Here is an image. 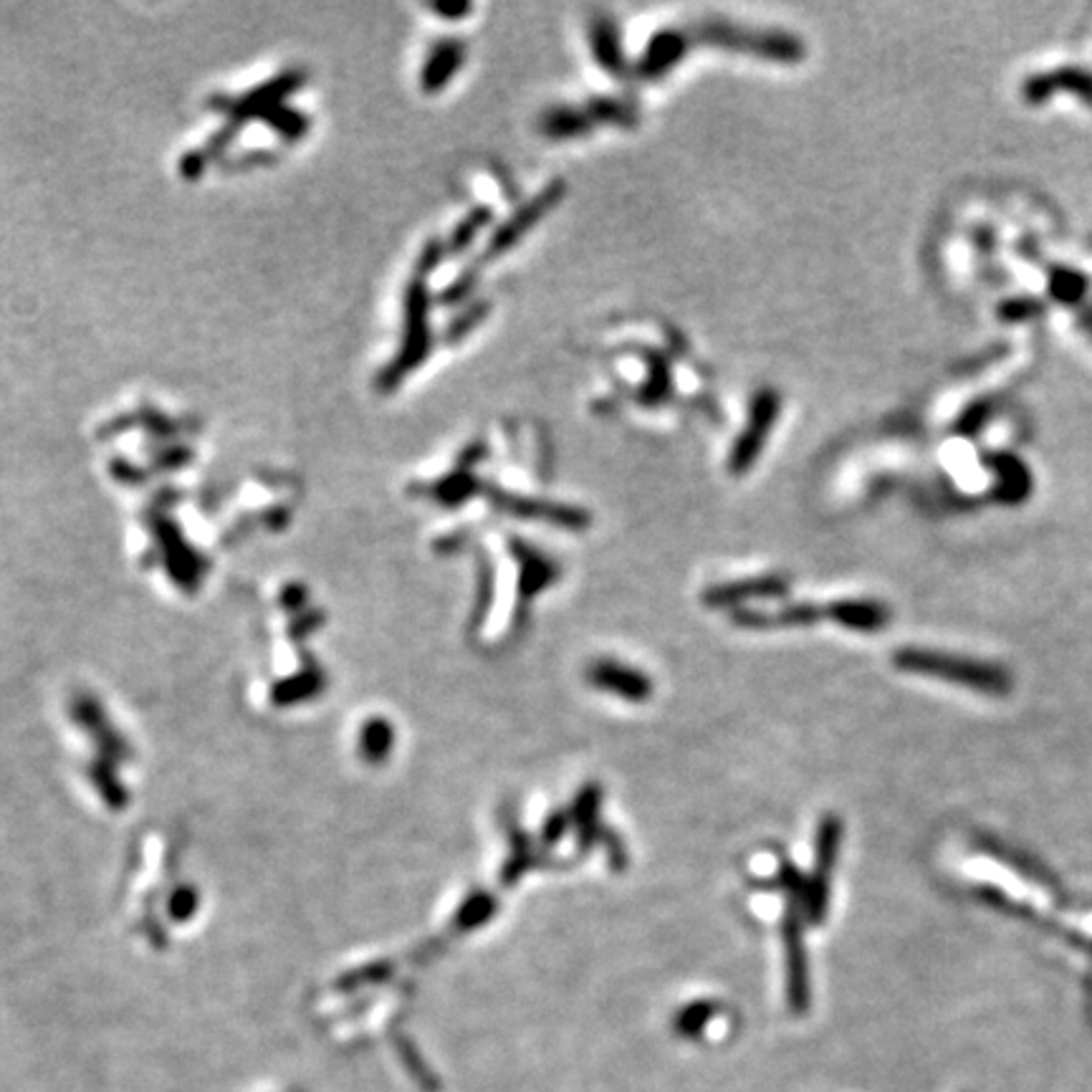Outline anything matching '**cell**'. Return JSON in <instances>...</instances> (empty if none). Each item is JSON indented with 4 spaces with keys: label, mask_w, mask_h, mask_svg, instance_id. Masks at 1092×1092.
<instances>
[{
    "label": "cell",
    "mask_w": 1092,
    "mask_h": 1092,
    "mask_svg": "<svg viewBox=\"0 0 1092 1092\" xmlns=\"http://www.w3.org/2000/svg\"><path fill=\"white\" fill-rule=\"evenodd\" d=\"M587 678L595 688L607 690V693L625 698V701L640 703L652 696V680L635 667L614 663V660H595L589 665Z\"/></svg>",
    "instance_id": "8992f818"
},
{
    "label": "cell",
    "mask_w": 1092,
    "mask_h": 1092,
    "mask_svg": "<svg viewBox=\"0 0 1092 1092\" xmlns=\"http://www.w3.org/2000/svg\"><path fill=\"white\" fill-rule=\"evenodd\" d=\"M1031 303H1037V301H1031ZM1029 301H1012V303H1006L1004 307V314L1009 318H1019V316H1031L1037 311V307H1031Z\"/></svg>",
    "instance_id": "7402d4cb"
},
{
    "label": "cell",
    "mask_w": 1092,
    "mask_h": 1092,
    "mask_svg": "<svg viewBox=\"0 0 1092 1092\" xmlns=\"http://www.w3.org/2000/svg\"><path fill=\"white\" fill-rule=\"evenodd\" d=\"M786 595V582L781 576H754L736 584H720L703 595V602L711 607L741 604L749 597H781Z\"/></svg>",
    "instance_id": "8fae6325"
},
{
    "label": "cell",
    "mask_w": 1092,
    "mask_h": 1092,
    "mask_svg": "<svg viewBox=\"0 0 1092 1092\" xmlns=\"http://www.w3.org/2000/svg\"><path fill=\"white\" fill-rule=\"evenodd\" d=\"M1062 89L1072 91V94L1082 96L1084 102L1092 104V74L1080 72V68H1060V72L1035 76V79L1024 83V99L1029 104H1042L1046 96Z\"/></svg>",
    "instance_id": "ba28073f"
},
{
    "label": "cell",
    "mask_w": 1092,
    "mask_h": 1092,
    "mask_svg": "<svg viewBox=\"0 0 1092 1092\" xmlns=\"http://www.w3.org/2000/svg\"><path fill=\"white\" fill-rule=\"evenodd\" d=\"M781 413V394L774 387H758L751 398L749 405V422L746 428L741 430V435L736 438V443L731 447V455H728V473L731 476H743L754 468V463L762 455L766 438L771 435L774 425L779 420Z\"/></svg>",
    "instance_id": "7a4b0ae2"
},
{
    "label": "cell",
    "mask_w": 1092,
    "mask_h": 1092,
    "mask_svg": "<svg viewBox=\"0 0 1092 1092\" xmlns=\"http://www.w3.org/2000/svg\"><path fill=\"white\" fill-rule=\"evenodd\" d=\"M589 46L597 64L602 66L607 74L625 76L629 72L625 51H622L620 43V30L614 26L610 15H597V18L589 23Z\"/></svg>",
    "instance_id": "30bf717a"
},
{
    "label": "cell",
    "mask_w": 1092,
    "mask_h": 1092,
    "mask_svg": "<svg viewBox=\"0 0 1092 1092\" xmlns=\"http://www.w3.org/2000/svg\"><path fill=\"white\" fill-rule=\"evenodd\" d=\"M493 910H496V900H493L491 895H485V893H476L473 898H470L466 902V906H463V910H460L458 928L460 931H468V928H473V925H478V923L489 921V918L493 915Z\"/></svg>",
    "instance_id": "ac0fdd59"
},
{
    "label": "cell",
    "mask_w": 1092,
    "mask_h": 1092,
    "mask_svg": "<svg viewBox=\"0 0 1092 1092\" xmlns=\"http://www.w3.org/2000/svg\"><path fill=\"white\" fill-rule=\"evenodd\" d=\"M435 11H440L443 15H463V13H470V5L468 3H460V5H435Z\"/></svg>",
    "instance_id": "603a6c76"
},
{
    "label": "cell",
    "mask_w": 1092,
    "mask_h": 1092,
    "mask_svg": "<svg viewBox=\"0 0 1092 1092\" xmlns=\"http://www.w3.org/2000/svg\"><path fill=\"white\" fill-rule=\"evenodd\" d=\"M511 551L519 561V602L521 610H526L523 604H529L538 592L557 580L559 564L551 557H546L544 551H538L534 544L521 542V538H511Z\"/></svg>",
    "instance_id": "52a82bcc"
},
{
    "label": "cell",
    "mask_w": 1092,
    "mask_h": 1092,
    "mask_svg": "<svg viewBox=\"0 0 1092 1092\" xmlns=\"http://www.w3.org/2000/svg\"><path fill=\"white\" fill-rule=\"evenodd\" d=\"M1084 281L1072 271H1054L1050 276V291L1062 301H1075L1082 294Z\"/></svg>",
    "instance_id": "ffe728a7"
},
{
    "label": "cell",
    "mask_w": 1092,
    "mask_h": 1092,
    "mask_svg": "<svg viewBox=\"0 0 1092 1092\" xmlns=\"http://www.w3.org/2000/svg\"><path fill=\"white\" fill-rule=\"evenodd\" d=\"M840 819L837 817H824L822 824H819L817 832V880L827 883V875H830L834 857H837V845H840Z\"/></svg>",
    "instance_id": "2e32d148"
},
{
    "label": "cell",
    "mask_w": 1092,
    "mask_h": 1092,
    "mask_svg": "<svg viewBox=\"0 0 1092 1092\" xmlns=\"http://www.w3.org/2000/svg\"><path fill=\"white\" fill-rule=\"evenodd\" d=\"M696 41L718 46V49L754 53V56L779 61V64H800L804 58V43L784 30H749L731 23H703L696 28Z\"/></svg>",
    "instance_id": "6da1fadb"
},
{
    "label": "cell",
    "mask_w": 1092,
    "mask_h": 1092,
    "mask_svg": "<svg viewBox=\"0 0 1092 1092\" xmlns=\"http://www.w3.org/2000/svg\"><path fill=\"white\" fill-rule=\"evenodd\" d=\"M491 218H493V212L489 208H476L473 212H470V216L463 220V225L453 235V250L466 248L468 243L473 240V235L481 231L483 225L491 223Z\"/></svg>",
    "instance_id": "d6986e66"
},
{
    "label": "cell",
    "mask_w": 1092,
    "mask_h": 1092,
    "mask_svg": "<svg viewBox=\"0 0 1092 1092\" xmlns=\"http://www.w3.org/2000/svg\"><path fill=\"white\" fill-rule=\"evenodd\" d=\"M690 36L686 30L678 28H663L658 34H652V38L645 46L642 56L635 61V76H640L642 81H658L673 72L675 66L686 58V53L690 51Z\"/></svg>",
    "instance_id": "5b68a950"
},
{
    "label": "cell",
    "mask_w": 1092,
    "mask_h": 1092,
    "mask_svg": "<svg viewBox=\"0 0 1092 1092\" xmlns=\"http://www.w3.org/2000/svg\"><path fill=\"white\" fill-rule=\"evenodd\" d=\"M483 493L489 496L493 508H498V511H504L508 516H516V519L549 521V523H554V526L567 529V531H584L592 521V516L584 511V508H576V506L554 504V500H544V498L519 496V493L496 489V485H485Z\"/></svg>",
    "instance_id": "277c9868"
},
{
    "label": "cell",
    "mask_w": 1092,
    "mask_h": 1092,
    "mask_svg": "<svg viewBox=\"0 0 1092 1092\" xmlns=\"http://www.w3.org/2000/svg\"><path fill=\"white\" fill-rule=\"evenodd\" d=\"M784 946L789 966V989H792L794 1004L802 1006L804 1001H807V955H804L802 946L800 910H796V902H792V908H786L784 915Z\"/></svg>",
    "instance_id": "9c48e42d"
},
{
    "label": "cell",
    "mask_w": 1092,
    "mask_h": 1092,
    "mask_svg": "<svg viewBox=\"0 0 1092 1092\" xmlns=\"http://www.w3.org/2000/svg\"><path fill=\"white\" fill-rule=\"evenodd\" d=\"M463 56H466V49L458 41H447L440 43L435 53H432L428 72L422 74V87L425 89H440L447 79L458 72V66L463 64Z\"/></svg>",
    "instance_id": "5bb4252c"
},
{
    "label": "cell",
    "mask_w": 1092,
    "mask_h": 1092,
    "mask_svg": "<svg viewBox=\"0 0 1092 1092\" xmlns=\"http://www.w3.org/2000/svg\"><path fill=\"white\" fill-rule=\"evenodd\" d=\"M827 614L840 625L853 627V629H880L887 622V610L877 602H862V599H842V602L827 604Z\"/></svg>",
    "instance_id": "4fadbf2b"
},
{
    "label": "cell",
    "mask_w": 1092,
    "mask_h": 1092,
    "mask_svg": "<svg viewBox=\"0 0 1092 1092\" xmlns=\"http://www.w3.org/2000/svg\"><path fill=\"white\" fill-rule=\"evenodd\" d=\"M595 129L584 106H551L538 117V132L549 140H572Z\"/></svg>",
    "instance_id": "7c38bea8"
},
{
    "label": "cell",
    "mask_w": 1092,
    "mask_h": 1092,
    "mask_svg": "<svg viewBox=\"0 0 1092 1092\" xmlns=\"http://www.w3.org/2000/svg\"><path fill=\"white\" fill-rule=\"evenodd\" d=\"M589 119L595 121V127L599 125H614V127H635L637 125V109L625 99L620 96H599L592 99V102L584 104Z\"/></svg>",
    "instance_id": "9a60e30c"
},
{
    "label": "cell",
    "mask_w": 1092,
    "mask_h": 1092,
    "mask_svg": "<svg viewBox=\"0 0 1092 1092\" xmlns=\"http://www.w3.org/2000/svg\"><path fill=\"white\" fill-rule=\"evenodd\" d=\"M671 367L663 356H658L655 352H650V377L648 382L640 387V402L645 407H655L658 402H663L667 394H671Z\"/></svg>",
    "instance_id": "e0dca14e"
},
{
    "label": "cell",
    "mask_w": 1092,
    "mask_h": 1092,
    "mask_svg": "<svg viewBox=\"0 0 1092 1092\" xmlns=\"http://www.w3.org/2000/svg\"><path fill=\"white\" fill-rule=\"evenodd\" d=\"M567 193H569V185L564 180L557 178V180H551L546 187L538 190V193L531 197L529 203H523L521 208H516L511 212V218H508L506 223H500L496 231H493L489 243H485L481 258H478V265H483V263L493 261V258L508 253V250H511L516 243L523 238V235L534 231L538 220L546 218L554 208H557V205L561 203V197H564Z\"/></svg>",
    "instance_id": "3957f363"
},
{
    "label": "cell",
    "mask_w": 1092,
    "mask_h": 1092,
    "mask_svg": "<svg viewBox=\"0 0 1092 1092\" xmlns=\"http://www.w3.org/2000/svg\"><path fill=\"white\" fill-rule=\"evenodd\" d=\"M569 817H572V815H564V811H559V815H554L549 819V822H546V827H544V842H546V845H554V842H557L561 837V834L567 832Z\"/></svg>",
    "instance_id": "44dd1931"
}]
</instances>
